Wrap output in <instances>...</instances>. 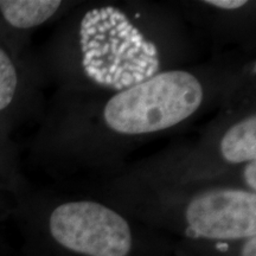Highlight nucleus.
<instances>
[{
  "mask_svg": "<svg viewBox=\"0 0 256 256\" xmlns=\"http://www.w3.org/2000/svg\"><path fill=\"white\" fill-rule=\"evenodd\" d=\"M254 78L255 57L230 51L113 94L58 92L43 138L46 156L69 186L110 180L139 147L220 110Z\"/></svg>",
  "mask_w": 256,
  "mask_h": 256,
  "instance_id": "nucleus-1",
  "label": "nucleus"
},
{
  "mask_svg": "<svg viewBox=\"0 0 256 256\" xmlns=\"http://www.w3.org/2000/svg\"><path fill=\"white\" fill-rule=\"evenodd\" d=\"M203 46L211 54L226 49L255 55L256 2L250 0H200L172 2Z\"/></svg>",
  "mask_w": 256,
  "mask_h": 256,
  "instance_id": "nucleus-6",
  "label": "nucleus"
},
{
  "mask_svg": "<svg viewBox=\"0 0 256 256\" xmlns=\"http://www.w3.org/2000/svg\"><path fill=\"white\" fill-rule=\"evenodd\" d=\"M80 2L0 0V18L12 30L25 32L68 14Z\"/></svg>",
  "mask_w": 256,
  "mask_h": 256,
  "instance_id": "nucleus-7",
  "label": "nucleus"
},
{
  "mask_svg": "<svg viewBox=\"0 0 256 256\" xmlns=\"http://www.w3.org/2000/svg\"><path fill=\"white\" fill-rule=\"evenodd\" d=\"M23 78L14 57L0 46V113H5L17 102Z\"/></svg>",
  "mask_w": 256,
  "mask_h": 256,
  "instance_id": "nucleus-8",
  "label": "nucleus"
},
{
  "mask_svg": "<svg viewBox=\"0 0 256 256\" xmlns=\"http://www.w3.org/2000/svg\"><path fill=\"white\" fill-rule=\"evenodd\" d=\"M107 182L144 186L214 182L256 194V82L246 84L218 110L196 142L170 146L127 165Z\"/></svg>",
  "mask_w": 256,
  "mask_h": 256,
  "instance_id": "nucleus-3",
  "label": "nucleus"
},
{
  "mask_svg": "<svg viewBox=\"0 0 256 256\" xmlns=\"http://www.w3.org/2000/svg\"><path fill=\"white\" fill-rule=\"evenodd\" d=\"M92 188L104 200L171 209L179 214L190 238L226 243L256 236V194L236 184L144 186L104 182Z\"/></svg>",
  "mask_w": 256,
  "mask_h": 256,
  "instance_id": "nucleus-4",
  "label": "nucleus"
},
{
  "mask_svg": "<svg viewBox=\"0 0 256 256\" xmlns=\"http://www.w3.org/2000/svg\"><path fill=\"white\" fill-rule=\"evenodd\" d=\"M51 240L76 256H130L136 232L120 210L92 197L57 202L48 216Z\"/></svg>",
  "mask_w": 256,
  "mask_h": 256,
  "instance_id": "nucleus-5",
  "label": "nucleus"
},
{
  "mask_svg": "<svg viewBox=\"0 0 256 256\" xmlns=\"http://www.w3.org/2000/svg\"><path fill=\"white\" fill-rule=\"evenodd\" d=\"M203 46L171 2H80L51 48L60 92L113 94L200 62Z\"/></svg>",
  "mask_w": 256,
  "mask_h": 256,
  "instance_id": "nucleus-2",
  "label": "nucleus"
},
{
  "mask_svg": "<svg viewBox=\"0 0 256 256\" xmlns=\"http://www.w3.org/2000/svg\"><path fill=\"white\" fill-rule=\"evenodd\" d=\"M240 256H256V236L243 240Z\"/></svg>",
  "mask_w": 256,
  "mask_h": 256,
  "instance_id": "nucleus-9",
  "label": "nucleus"
}]
</instances>
